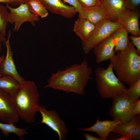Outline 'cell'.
<instances>
[{"mask_svg": "<svg viewBox=\"0 0 140 140\" xmlns=\"http://www.w3.org/2000/svg\"><path fill=\"white\" fill-rule=\"evenodd\" d=\"M95 26L86 19L79 17L74 22L73 31L82 42H84L89 37Z\"/></svg>", "mask_w": 140, "mask_h": 140, "instance_id": "cell-18", "label": "cell"}, {"mask_svg": "<svg viewBox=\"0 0 140 140\" xmlns=\"http://www.w3.org/2000/svg\"><path fill=\"white\" fill-rule=\"evenodd\" d=\"M128 33L126 29L122 26L112 34L115 42V52L123 51L128 47L130 42Z\"/></svg>", "mask_w": 140, "mask_h": 140, "instance_id": "cell-19", "label": "cell"}, {"mask_svg": "<svg viewBox=\"0 0 140 140\" xmlns=\"http://www.w3.org/2000/svg\"><path fill=\"white\" fill-rule=\"evenodd\" d=\"M117 140H132L131 137L128 135L122 136L119 138Z\"/></svg>", "mask_w": 140, "mask_h": 140, "instance_id": "cell-33", "label": "cell"}, {"mask_svg": "<svg viewBox=\"0 0 140 140\" xmlns=\"http://www.w3.org/2000/svg\"><path fill=\"white\" fill-rule=\"evenodd\" d=\"M27 3L30 11L36 16L42 18L48 16V10L39 0H29Z\"/></svg>", "mask_w": 140, "mask_h": 140, "instance_id": "cell-22", "label": "cell"}, {"mask_svg": "<svg viewBox=\"0 0 140 140\" xmlns=\"http://www.w3.org/2000/svg\"><path fill=\"white\" fill-rule=\"evenodd\" d=\"M111 132L122 136H130L132 139L140 138V114L135 115L128 122L122 123L115 127Z\"/></svg>", "mask_w": 140, "mask_h": 140, "instance_id": "cell-15", "label": "cell"}, {"mask_svg": "<svg viewBox=\"0 0 140 140\" xmlns=\"http://www.w3.org/2000/svg\"><path fill=\"white\" fill-rule=\"evenodd\" d=\"M122 26L118 22H113L107 18L96 25L87 40L82 42L84 53L88 54L97 44Z\"/></svg>", "mask_w": 140, "mask_h": 140, "instance_id": "cell-5", "label": "cell"}, {"mask_svg": "<svg viewBox=\"0 0 140 140\" xmlns=\"http://www.w3.org/2000/svg\"><path fill=\"white\" fill-rule=\"evenodd\" d=\"M113 101L109 114L113 120H117L122 123L130 122L134 117L133 110L135 103L131 102L122 94L112 98Z\"/></svg>", "mask_w": 140, "mask_h": 140, "instance_id": "cell-6", "label": "cell"}, {"mask_svg": "<svg viewBox=\"0 0 140 140\" xmlns=\"http://www.w3.org/2000/svg\"><path fill=\"white\" fill-rule=\"evenodd\" d=\"M117 120H107L101 121L97 117L95 123L92 126L83 128L78 129L84 131L93 132L97 134L101 140H106L109 136L110 133L117 126L122 123Z\"/></svg>", "mask_w": 140, "mask_h": 140, "instance_id": "cell-14", "label": "cell"}, {"mask_svg": "<svg viewBox=\"0 0 140 140\" xmlns=\"http://www.w3.org/2000/svg\"><path fill=\"white\" fill-rule=\"evenodd\" d=\"M38 109L42 118L39 123L44 124L56 132L59 140L65 139L68 135V129L57 111L54 110H48L45 106L40 104Z\"/></svg>", "mask_w": 140, "mask_h": 140, "instance_id": "cell-8", "label": "cell"}, {"mask_svg": "<svg viewBox=\"0 0 140 140\" xmlns=\"http://www.w3.org/2000/svg\"><path fill=\"white\" fill-rule=\"evenodd\" d=\"M19 118L11 96L0 88V121L4 123L15 124L18 123Z\"/></svg>", "mask_w": 140, "mask_h": 140, "instance_id": "cell-9", "label": "cell"}, {"mask_svg": "<svg viewBox=\"0 0 140 140\" xmlns=\"http://www.w3.org/2000/svg\"><path fill=\"white\" fill-rule=\"evenodd\" d=\"M5 56L4 55H3L1 57H0V64L2 60L4 58ZM2 76V75L0 74V77Z\"/></svg>", "mask_w": 140, "mask_h": 140, "instance_id": "cell-34", "label": "cell"}, {"mask_svg": "<svg viewBox=\"0 0 140 140\" xmlns=\"http://www.w3.org/2000/svg\"><path fill=\"white\" fill-rule=\"evenodd\" d=\"M122 95L131 102L135 103L140 96V79L125 90Z\"/></svg>", "mask_w": 140, "mask_h": 140, "instance_id": "cell-23", "label": "cell"}, {"mask_svg": "<svg viewBox=\"0 0 140 140\" xmlns=\"http://www.w3.org/2000/svg\"><path fill=\"white\" fill-rule=\"evenodd\" d=\"M101 4L106 18L113 22H117L120 14L126 9L125 0H104Z\"/></svg>", "mask_w": 140, "mask_h": 140, "instance_id": "cell-16", "label": "cell"}, {"mask_svg": "<svg viewBox=\"0 0 140 140\" xmlns=\"http://www.w3.org/2000/svg\"><path fill=\"white\" fill-rule=\"evenodd\" d=\"M11 35V31H9L7 39L4 43L6 48V55L0 64V74L2 76H11L15 78L21 85L25 80L18 73L13 61V53L10 43Z\"/></svg>", "mask_w": 140, "mask_h": 140, "instance_id": "cell-10", "label": "cell"}, {"mask_svg": "<svg viewBox=\"0 0 140 140\" xmlns=\"http://www.w3.org/2000/svg\"><path fill=\"white\" fill-rule=\"evenodd\" d=\"M29 0H0V3H5L16 6L24 3L28 2Z\"/></svg>", "mask_w": 140, "mask_h": 140, "instance_id": "cell-29", "label": "cell"}, {"mask_svg": "<svg viewBox=\"0 0 140 140\" xmlns=\"http://www.w3.org/2000/svg\"><path fill=\"white\" fill-rule=\"evenodd\" d=\"M65 2L69 4L75 8L77 12H81L83 10L84 8L82 7L79 3L77 0H63Z\"/></svg>", "mask_w": 140, "mask_h": 140, "instance_id": "cell-27", "label": "cell"}, {"mask_svg": "<svg viewBox=\"0 0 140 140\" xmlns=\"http://www.w3.org/2000/svg\"><path fill=\"white\" fill-rule=\"evenodd\" d=\"M129 39L131 40V41L136 47V49L137 53L140 54V36H130Z\"/></svg>", "mask_w": 140, "mask_h": 140, "instance_id": "cell-28", "label": "cell"}, {"mask_svg": "<svg viewBox=\"0 0 140 140\" xmlns=\"http://www.w3.org/2000/svg\"><path fill=\"white\" fill-rule=\"evenodd\" d=\"M20 85L13 77L8 75L0 77V88L8 93L12 97L16 93Z\"/></svg>", "mask_w": 140, "mask_h": 140, "instance_id": "cell-20", "label": "cell"}, {"mask_svg": "<svg viewBox=\"0 0 140 140\" xmlns=\"http://www.w3.org/2000/svg\"><path fill=\"white\" fill-rule=\"evenodd\" d=\"M83 135L87 140H101L99 137H95L88 133L84 134Z\"/></svg>", "mask_w": 140, "mask_h": 140, "instance_id": "cell-31", "label": "cell"}, {"mask_svg": "<svg viewBox=\"0 0 140 140\" xmlns=\"http://www.w3.org/2000/svg\"><path fill=\"white\" fill-rule=\"evenodd\" d=\"M79 17L84 18L95 25L106 18L104 9L102 4L100 5L84 8L79 13Z\"/></svg>", "mask_w": 140, "mask_h": 140, "instance_id": "cell-17", "label": "cell"}, {"mask_svg": "<svg viewBox=\"0 0 140 140\" xmlns=\"http://www.w3.org/2000/svg\"><path fill=\"white\" fill-rule=\"evenodd\" d=\"M127 9L132 11H139L140 0H125Z\"/></svg>", "mask_w": 140, "mask_h": 140, "instance_id": "cell-25", "label": "cell"}, {"mask_svg": "<svg viewBox=\"0 0 140 140\" xmlns=\"http://www.w3.org/2000/svg\"><path fill=\"white\" fill-rule=\"evenodd\" d=\"M104 0H101V2L103 1Z\"/></svg>", "mask_w": 140, "mask_h": 140, "instance_id": "cell-35", "label": "cell"}, {"mask_svg": "<svg viewBox=\"0 0 140 140\" xmlns=\"http://www.w3.org/2000/svg\"><path fill=\"white\" fill-rule=\"evenodd\" d=\"M109 60L117 78L129 87L140 79V55L131 41Z\"/></svg>", "mask_w": 140, "mask_h": 140, "instance_id": "cell-2", "label": "cell"}, {"mask_svg": "<svg viewBox=\"0 0 140 140\" xmlns=\"http://www.w3.org/2000/svg\"><path fill=\"white\" fill-rule=\"evenodd\" d=\"M12 100L19 118L26 123L32 124L39 112V93L33 81H25Z\"/></svg>", "mask_w": 140, "mask_h": 140, "instance_id": "cell-3", "label": "cell"}, {"mask_svg": "<svg viewBox=\"0 0 140 140\" xmlns=\"http://www.w3.org/2000/svg\"><path fill=\"white\" fill-rule=\"evenodd\" d=\"M139 14V11H132L126 8L120 15L118 22L132 35L140 36Z\"/></svg>", "mask_w": 140, "mask_h": 140, "instance_id": "cell-11", "label": "cell"}, {"mask_svg": "<svg viewBox=\"0 0 140 140\" xmlns=\"http://www.w3.org/2000/svg\"><path fill=\"white\" fill-rule=\"evenodd\" d=\"M94 72L97 88L102 99L112 98L122 94L127 88L114 74L111 63L106 68L99 67Z\"/></svg>", "mask_w": 140, "mask_h": 140, "instance_id": "cell-4", "label": "cell"}, {"mask_svg": "<svg viewBox=\"0 0 140 140\" xmlns=\"http://www.w3.org/2000/svg\"><path fill=\"white\" fill-rule=\"evenodd\" d=\"M9 12L5 6L0 5V35L5 37Z\"/></svg>", "mask_w": 140, "mask_h": 140, "instance_id": "cell-24", "label": "cell"}, {"mask_svg": "<svg viewBox=\"0 0 140 140\" xmlns=\"http://www.w3.org/2000/svg\"><path fill=\"white\" fill-rule=\"evenodd\" d=\"M83 8L99 6L101 4V0H77Z\"/></svg>", "mask_w": 140, "mask_h": 140, "instance_id": "cell-26", "label": "cell"}, {"mask_svg": "<svg viewBox=\"0 0 140 140\" xmlns=\"http://www.w3.org/2000/svg\"><path fill=\"white\" fill-rule=\"evenodd\" d=\"M39 0L47 10L66 18H73L77 12L74 8L65 4L61 0Z\"/></svg>", "mask_w": 140, "mask_h": 140, "instance_id": "cell-13", "label": "cell"}, {"mask_svg": "<svg viewBox=\"0 0 140 140\" xmlns=\"http://www.w3.org/2000/svg\"><path fill=\"white\" fill-rule=\"evenodd\" d=\"M9 11L8 22L13 24V31H17L24 23L29 22L32 26H35V22L40 20V17L36 16L30 11L27 2L22 3L18 7L14 8L9 4H6L5 6Z\"/></svg>", "mask_w": 140, "mask_h": 140, "instance_id": "cell-7", "label": "cell"}, {"mask_svg": "<svg viewBox=\"0 0 140 140\" xmlns=\"http://www.w3.org/2000/svg\"><path fill=\"white\" fill-rule=\"evenodd\" d=\"M0 130L1 133L5 137L10 134H14L19 137L20 139L23 140V136L27 133L26 128H21L16 127L15 124L0 122Z\"/></svg>", "mask_w": 140, "mask_h": 140, "instance_id": "cell-21", "label": "cell"}, {"mask_svg": "<svg viewBox=\"0 0 140 140\" xmlns=\"http://www.w3.org/2000/svg\"><path fill=\"white\" fill-rule=\"evenodd\" d=\"M6 40L5 37L0 35V50L2 49V44H4Z\"/></svg>", "mask_w": 140, "mask_h": 140, "instance_id": "cell-32", "label": "cell"}, {"mask_svg": "<svg viewBox=\"0 0 140 140\" xmlns=\"http://www.w3.org/2000/svg\"><path fill=\"white\" fill-rule=\"evenodd\" d=\"M115 42L112 34L97 44L94 52L97 64L109 60L115 55Z\"/></svg>", "mask_w": 140, "mask_h": 140, "instance_id": "cell-12", "label": "cell"}, {"mask_svg": "<svg viewBox=\"0 0 140 140\" xmlns=\"http://www.w3.org/2000/svg\"><path fill=\"white\" fill-rule=\"evenodd\" d=\"M140 114V100L139 99L135 102L133 110V115H135Z\"/></svg>", "mask_w": 140, "mask_h": 140, "instance_id": "cell-30", "label": "cell"}, {"mask_svg": "<svg viewBox=\"0 0 140 140\" xmlns=\"http://www.w3.org/2000/svg\"><path fill=\"white\" fill-rule=\"evenodd\" d=\"M1 50H0V52H1Z\"/></svg>", "mask_w": 140, "mask_h": 140, "instance_id": "cell-36", "label": "cell"}, {"mask_svg": "<svg viewBox=\"0 0 140 140\" xmlns=\"http://www.w3.org/2000/svg\"><path fill=\"white\" fill-rule=\"evenodd\" d=\"M93 73L87 60L84 59L80 63L73 64L52 74L44 87L83 95L85 88L92 78Z\"/></svg>", "mask_w": 140, "mask_h": 140, "instance_id": "cell-1", "label": "cell"}]
</instances>
